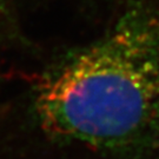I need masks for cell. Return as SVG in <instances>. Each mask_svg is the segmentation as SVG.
Wrapping results in <instances>:
<instances>
[{"mask_svg":"<svg viewBox=\"0 0 159 159\" xmlns=\"http://www.w3.org/2000/svg\"><path fill=\"white\" fill-rule=\"evenodd\" d=\"M44 140L105 159L159 151V8L124 13L104 35L47 65L23 94Z\"/></svg>","mask_w":159,"mask_h":159,"instance_id":"cell-1","label":"cell"},{"mask_svg":"<svg viewBox=\"0 0 159 159\" xmlns=\"http://www.w3.org/2000/svg\"><path fill=\"white\" fill-rule=\"evenodd\" d=\"M2 5H4V0H0V8L2 7Z\"/></svg>","mask_w":159,"mask_h":159,"instance_id":"cell-2","label":"cell"}]
</instances>
